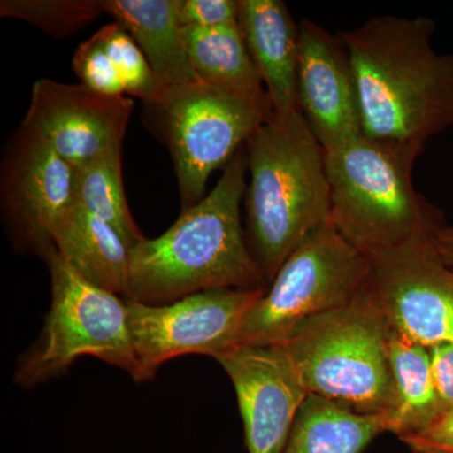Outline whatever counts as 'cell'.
Instances as JSON below:
<instances>
[{
    "label": "cell",
    "instance_id": "7402d4cb",
    "mask_svg": "<svg viewBox=\"0 0 453 453\" xmlns=\"http://www.w3.org/2000/svg\"><path fill=\"white\" fill-rule=\"evenodd\" d=\"M105 13L103 0H3L0 17L23 20L55 38L81 31Z\"/></svg>",
    "mask_w": 453,
    "mask_h": 453
},
{
    "label": "cell",
    "instance_id": "2e32d148",
    "mask_svg": "<svg viewBox=\"0 0 453 453\" xmlns=\"http://www.w3.org/2000/svg\"><path fill=\"white\" fill-rule=\"evenodd\" d=\"M52 242L82 279L127 299L131 247L109 223L73 202L57 220Z\"/></svg>",
    "mask_w": 453,
    "mask_h": 453
},
{
    "label": "cell",
    "instance_id": "5b68a950",
    "mask_svg": "<svg viewBox=\"0 0 453 453\" xmlns=\"http://www.w3.org/2000/svg\"><path fill=\"white\" fill-rule=\"evenodd\" d=\"M330 222L368 257L434 237L442 211L417 192L413 163L357 138L325 150Z\"/></svg>",
    "mask_w": 453,
    "mask_h": 453
},
{
    "label": "cell",
    "instance_id": "4fadbf2b",
    "mask_svg": "<svg viewBox=\"0 0 453 453\" xmlns=\"http://www.w3.org/2000/svg\"><path fill=\"white\" fill-rule=\"evenodd\" d=\"M214 359L234 384L247 453H281L309 395L285 349L234 345Z\"/></svg>",
    "mask_w": 453,
    "mask_h": 453
},
{
    "label": "cell",
    "instance_id": "3957f363",
    "mask_svg": "<svg viewBox=\"0 0 453 453\" xmlns=\"http://www.w3.org/2000/svg\"><path fill=\"white\" fill-rule=\"evenodd\" d=\"M246 237L267 283L309 234L330 222L325 150L300 110L273 112L246 144Z\"/></svg>",
    "mask_w": 453,
    "mask_h": 453
},
{
    "label": "cell",
    "instance_id": "30bf717a",
    "mask_svg": "<svg viewBox=\"0 0 453 453\" xmlns=\"http://www.w3.org/2000/svg\"><path fill=\"white\" fill-rule=\"evenodd\" d=\"M369 261L366 290L393 332L426 348L453 342V268L441 258L434 235Z\"/></svg>",
    "mask_w": 453,
    "mask_h": 453
},
{
    "label": "cell",
    "instance_id": "8fae6325",
    "mask_svg": "<svg viewBox=\"0 0 453 453\" xmlns=\"http://www.w3.org/2000/svg\"><path fill=\"white\" fill-rule=\"evenodd\" d=\"M74 169L37 134L20 125L0 168L3 217L16 244L46 258L57 220L73 203Z\"/></svg>",
    "mask_w": 453,
    "mask_h": 453
},
{
    "label": "cell",
    "instance_id": "7c38bea8",
    "mask_svg": "<svg viewBox=\"0 0 453 453\" xmlns=\"http://www.w3.org/2000/svg\"><path fill=\"white\" fill-rule=\"evenodd\" d=\"M133 98L107 96L82 85L40 79L22 127L46 140L73 169L122 148Z\"/></svg>",
    "mask_w": 453,
    "mask_h": 453
},
{
    "label": "cell",
    "instance_id": "52a82bcc",
    "mask_svg": "<svg viewBox=\"0 0 453 453\" xmlns=\"http://www.w3.org/2000/svg\"><path fill=\"white\" fill-rule=\"evenodd\" d=\"M52 301L40 338L19 360L16 383L32 388L65 374L79 357H96L138 380L127 300L82 279L50 250Z\"/></svg>",
    "mask_w": 453,
    "mask_h": 453
},
{
    "label": "cell",
    "instance_id": "ffe728a7",
    "mask_svg": "<svg viewBox=\"0 0 453 453\" xmlns=\"http://www.w3.org/2000/svg\"><path fill=\"white\" fill-rule=\"evenodd\" d=\"M389 362L395 408L388 432L398 438L425 428L442 413L432 378L429 349L390 330Z\"/></svg>",
    "mask_w": 453,
    "mask_h": 453
},
{
    "label": "cell",
    "instance_id": "9c48e42d",
    "mask_svg": "<svg viewBox=\"0 0 453 453\" xmlns=\"http://www.w3.org/2000/svg\"><path fill=\"white\" fill-rule=\"evenodd\" d=\"M266 288L203 291L163 305L127 300L136 381L153 380L157 369L175 357H216L234 347L247 315Z\"/></svg>",
    "mask_w": 453,
    "mask_h": 453
},
{
    "label": "cell",
    "instance_id": "484cf974",
    "mask_svg": "<svg viewBox=\"0 0 453 453\" xmlns=\"http://www.w3.org/2000/svg\"><path fill=\"white\" fill-rule=\"evenodd\" d=\"M399 440L414 453H453V410L438 414L425 428Z\"/></svg>",
    "mask_w": 453,
    "mask_h": 453
},
{
    "label": "cell",
    "instance_id": "6da1fadb",
    "mask_svg": "<svg viewBox=\"0 0 453 453\" xmlns=\"http://www.w3.org/2000/svg\"><path fill=\"white\" fill-rule=\"evenodd\" d=\"M428 17L375 16L338 32L356 81L363 138L411 163L453 127V55Z\"/></svg>",
    "mask_w": 453,
    "mask_h": 453
},
{
    "label": "cell",
    "instance_id": "ac0fdd59",
    "mask_svg": "<svg viewBox=\"0 0 453 453\" xmlns=\"http://www.w3.org/2000/svg\"><path fill=\"white\" fill-rule=\"evenodd\" d=\"M384 432H388L386 416L354 412L309 395L281 453H362Z\"/></svg>",
    "mask_w": 453,
    "mask_h": 453
},
{
    "label": "cell",
    "instance_id": "4316f807",
    "mask_svg": "<svg viewBox=\"0 0 453 453\" xmlns=\"http://www.w3.org/2000/svg\"><path fill=\"white\" fill-rule=\"evenodd\" d=\"M429 349L432 378L441 410H453V342H443Z\"/></svg>",
    "mask_w": 453,
    "mask_h": 453
},
{
    "label": "cell",
    "instance_id": "7a4b0ae2",
    "mask_svg": "<svg viewBox=\"0 0 453 453\" xmlns=\"http://www.w3.org/2000/svg\"><path fill=\"white\" fill-rule=\"evenodd\" d=\"M247 173L244 145L210 195L131 249L127 300L163 305L203 291L266 288L241 219Z\"/></svg>",
    "mask_w": 453,
    "mask_h": 453
},
{
    "label": "cell",
    "instance_id": "d6986e66",
    "mask_svg": "<svg viewBox=\"0 0 453 453\" xmlns=\"http://www.w3.org/2000/svg\"><path fill=\"white\" fill-rule=\"evenodd\" d=\"M181 35L198 80L241 96L270 100L240 27L183 28Z\"/></svg>",
    "mask_w": 453,
    "mask_h": 453
},
{
    "label": "cell",
    "instance_id": "83f0119b",
    "mask_svg": "<svg viewBox=\"0 0 453 453\" xmlns=\"http://www.w3.org/2000/svg\"><path fill=\"white\" fill-rule=\"evenodd\" d=\"M434 244L441 258L453 268V223L443 225L434 234Z\"/></svg>",
    "mask_w": 453,
    "mask_h": 453
},
{
    "label": "cell",
    "instance_id": "44dd1931",
    "mask_svg": "<svg viewBox=\"0 0 453 453\" xmlns=\"http://www.w3.org/2000/svg\"><path fill=\"white\" fill-rule=\"evenodd\" d=\"M121 149L74 169L73 202L109 223L133 249L145 237L131 216L125 195Z\"/></svg>",
    "mask_w": 453,
    "mask_h": 453
},
{
    "label": "cell",
    "instance_id": "8992f818",
    "mask_svg": "<svg viewBox=\"0 0 453 453\" xmlns=\"http://www.w3.org/2000/svg\"><path fill=\"white\" fill-rule=\"evenodd\" d=\"M144 105L145 124L172 155L181 211L204 198L211 175L231 162L273 113L270 100L241 96L201 80L164 88Z\"/></svg>",
    "mask_w": 453,
    "mask_h": 453
},
{
    "label": "cell",
    "instance_id": "277c9868",
    "mask_svg": "<svg viewBox=\"0 0 453 453\" xmlns=\"http://www.w3.org/2000/svg\"><path fill=\"white\" fill-rule=\"evenodd\" d=\"M390 330L365 288L344 305L303 321L280 344L309 395L388 418L395 408Z\"/></svg>",
    "mask_w": 453,
    "mask_h": 453
},
{
    "label": "cell",
    "instance_id": "ba28073f",
    "mask_svg": "<svg viewBox=\"0 0 453 453\" xmlns=\"http://www.w3.org/2000/svg\"><path fill=\"white\" fill-rule=\"evenodd\" d=\"M371 261L332 222L292 251L241 327L235 345L280 344L303 321L365 290Z\"/></svg>",
    "mask_w": 453,
    "mask_h": 453
},
{
    "label": "cell",
    "instance_id": "d4e9b609",
    "mask_svg": "<svg viewBox=\"0 0 453 453\" xmlns=\"http://www.w3.org/2000/svg\"><path fill=\"white\" fill-rule=\"evenodd\" d=\"M177 16L183 28L237 27L240 4L238 0H177Z\"/></svg>",
    "mask_w": 453,
    "mask_h": 453
},
{
    "label": "cell",
    "instance_id": "603a6c76",
    "mask_svg": "<svg viewBox=\"0 0 453 453\" xmlns=\"http://www.w3.org/2000/svg\"><path fill=\"white\" fill-rule=\"evenodd\" d=\"M96 33L118 70L127 96L139 97L144 104L157 100L164 91L163 86L129 33L116 22Z\"/></svg>",
    "mask_w": 453,
    "mask_h": 453
},
{
    "label": "cell",
    "instance_id": "9a60e30c",
    "mask_svg": "<svg viewBox=\"0 0 453 453\" xmlns=\"http://www.w3.org/2000/svg\"><path fill=\"white\" fill-rule=\"evenodd\" d=\"M238 27L273 112L299 109L297 56L299 25L282 0H238Z\"/></svg>",
    "mask_w": 453,
    "mask_h": 453
},
{
    "label": "cell",
    "instance_id": "e0dca14e",
    "mask_svg": "<svg viewBox=\"0 0 453 453\" xmlns=\"http://www.w3.org/2000/svg\"><path fill=\"white\" fill-rule=\"evenodd\" d=\"M103 4L136 42L163 88L198 80L184 46L177 0H103Z\"/></svg>",
    "mask_w": 453,
    "mask_h": 453
},
{
    "label": "cell",
    "instance_id": "cb8c5ba5",
    "mask_svg": "<svg viewBox=\"0 0 453 453\" xmlns=\"http://www.w3.org/2000/svg\"><path fill=\"white\" fill-rule=\"evenodd\" d=\"M73 68L82 85L94 91L107 96L127 95L118 70L104 49L97 33L80 44L73 55Z\"/></svg>",
    "mask_w": 453,
    "mask_h": 453
},
{
    "label": "cell",
    "instance_id": "5bb4252c",
    "mask_svg": "<svg viewBox=\"0 0 453 453\" xmlns=\"http://www.w3.org/2000/svg\"><path fill=\"white\" fill-rule=\"evenodd\" d=\"M297 101L324 150L363 136L347 49L338 33L333 35L310 19L299 23Z\"/></svg>",
    "mask_w": 453,
    "mask_h": 453
}]
</instances>
